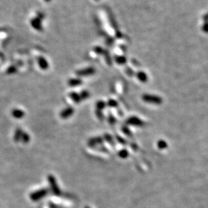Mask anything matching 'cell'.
Segmentation results:
<instances>
[{"label": "cell", "instance_id": "obj_13", "mask_svg": "<svg viewBox=\"0 0 208 208\" xmlns=\"http://www.w3.org/2000/svg\"><path fill=\"white\" fill-rule=\"evenodd\" d=\"M85 208H89V207H86Z\"/></svg>", "mask_w": 208, "mask_h": 208}, {"label": "cell", "instance_id": "obj_2", "mask_svg": "<svg viewBox=\"0 0 208 208\" xmlns=\"http://www.w3.org/2000/svg\"><path fill=\"white\" fill-rule=\"evenodd\" d=\"M31 25L32 27L37 31H41L42 30V24H41V18L39 16L34 17L31 21Z\"/></svg>", "mask_w": 208, "mask_h": 208}, {"label": "cell", "instance_id": "obj_11", "mask_svg": "<svg viewBox=\"0 0 208 208\" xmlns=\"http://www.w3.org/2000/svg\"><path fill=\"white\" fill-rule=\"evenodd\" d=\"M16 72V68L14 66H10V67L8 69V73L12 74Z\"/></svg>", "mask_w": 208, "mask_h": 208}, {"label": "cell", "instance_id": "obj_1", "mask_svg": "<svg viewBox=\"0 0 208 208\" xmlns=\"http://www.w3.org/2000/svg\"><path fill=\"white\" fill-rule=\"evenodd\" d=\"M48 190L47 189H41L39 190H37L36 192H34L31 194V199L33 201H38L43 198L47 194Z\"/></svg>", "mask_w": 208, "mask_h": 208}, {"label": "cell", "instance_id": "obj_9", "mask_svg": "<svg viewBox=\"0 0 208 208\" xmlns=\"http://www.w3.org/2000/svg\"><path fill=\"white\" fill-rule=\"evenodd\" d=\"M21 140L24 143H27L28 141H30V136L28 135L27 133H26V132H23V134H22V136Z\"/></svg>", "mask_w": 208, "mask_h": 208}, {"label": "cell", "instance_id": "obj_6", "mask_svg": "<svg viewBox=\"0 0 208 208\" xmlns=\"http://www.w3.org/2000/svg\"><path fill=\"white\" fill-rule=\"evenodd\" d=\"M22 134H23V132L21 129H20V128H18V129H16V131L15 132V134H14V141H21V138H22Z\"/></svg>", "mask_w": 208, "mask_h": 208}, {"label": "cell", "instance_id": "obj_8", "mask_svg": "<svg viewBox=\"0 0 208 208\" xmlns=\"http://www.w3.org/2000/svg\"><path fill=\"white\" fill-rule=\"evenodd\" d=\"M73 109L69 108V109L63 110L62 112V113L61 114V115L63 118H68L69 116H70V115L73 114Z\"/></svg>", "mask_w": 208, "mask_h": 208}, {"label": "cell", "instance_id": "obj_7", "mask_svg": "<svg viewBox=\"0 0 208 208\" xmlns=\"http://www.w3.org/2000/svg\"><path fill=\"white\" fill-rule=\"evenodd\" d=\"M128 122L132 125L141 126V125H143V122H141V121L140 120H138L137 118H131L128 120Z\"/></svg>", "mask_w": 208, "mask_h": 208}, {"label": "cell", "instance_id": "obj_5", "mask_svg": "<svg viewBox=\"0 0 208 208\" xmlns=\"http://www.w3.org/2000/svg\"><path fill=\"white\" fill-rule=\"evenodd\" d=\"M38 63L39 67L43 69V70H46V69L48 68V63L43 57H39L38 59Z\"/></svg>", "mask_w": 208, "mask_h": 208}, {"label": "cell", "instance_id": "obj_3", "mask_svg": "<svg viewBox=\"0 0 208 208\" xmlns=\"http://www.w3.org/2000/svg\"><path fill=\"white\" fill-rule=\"evenodd\" d=\"M48 180H49V183H50V184H51V185L52 191L54 193V194L60 195V192L59 188L57 187L56 182L55 181L54 178L53 177H51V176H50L48 178Z\"/></svg>", "mask_w": 208, "mask_h": 208}, {"label": "cell", "instance_id": "obj_10", "mask_svg": "<svg viewBox=\"0 0 208 208\" xmlns=\"http://www.w3.org/2000/svg\"><path fill=\"white\" fill-rule=\"evenodd\" d=\"M202 31H203L204 33H208V21H205L203 27H202Z\"/></svg>", "mask_w": 208, "mask_h": 208}, {"label": "cell", "instance_id": "obj_4", "mask_svg": "<svg viewBox=\"0 0 208 208\" xmlns=\"http://www.w3.org/2000/svg\"><path fill=\"white\" fill-rule=\"evenodd\" d=\"M11 115L17 119H21L24 116V112L20 109H14L11 111Z\"/></svg>", "mask_w": 208, "mask_h": 208}, {"label": "cell", "instance_id": "obj_12", "mask_svg": "<svg viewBox=\"0 0 208 208\" xmlns=\"http://www.w3.org/2000/svg\"><path fill=\"white\" fill-rule=\"evenodd\" d=\"M45 1H47V2H48V1H50V0H45Z\"/></svg>", "mask_w": 208, "mask_h": 208}]
</instances>
